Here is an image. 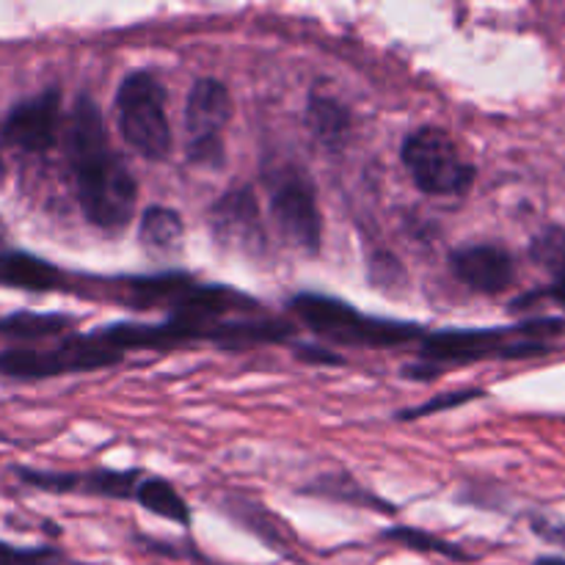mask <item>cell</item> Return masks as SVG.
Segmentation results:
<instances>
[{
  "mask_svg": "<svg viewBox=\"0 0 565 565\" xmlns=\"http://www.w3.org/2000/svg\"><path fill=\"white\" fill-rule=\"evenodd\" d=\"M116 125L121 138L141 158L163 163L171 154V125L166 114V88L152 72L136 70L116 92Z\"/></svg>",
  "mask_w": 565,
  "mask_h": 565,
  "instance_id": "277c9868",
  "label": "cell"
},
{
  "mask_svg": "<svg viewBox=\"0 0 565 565\" xmlns=\"http://www.w3.org/2000/svg\"><path fill=\"white\" fill-rule=\"evenodd\" d=\"M141 480L138 469L130 472H116V469H94V472L81 475L83 494L105 497V500H130L136 494V486Z\"/></svg>",
  "mask_w": 565,
  "mask_h": 565,
  "instance_id": "ac0fdd59",
  "label": "cell"
},
{
  "mask_svg": "<svg viewBox=\"0 0 565 565\" xmlns=\"http://www.w3.org/2000/svg\"><path fill=\"white\" fill-rule=\"evenodd\" d=\"M0 285L31 292L64 290V274L53 263L25 252L0 254Z\"/></svg>",
  "mask_w": 565,
  "mask_h": 565,
  "instance_id": "7c38bea8",
  "label": "cell"
},
{
  "mask_svg": "<svg viewBox=\"0 0 565 565\" xmlns=\"http://www.w3.org/2000/svg\"><path fill=\"white\" fill-rule=\"evenodd\" d=\"M307 125L312 130L315 141L323 143L331 152H340L348 143L353 130V116L345 103H340L331 94L309 92L307 97Z\"/></svg>",
  "mask_w": 565,
  "mask_h": 565,
  "instance_id": "8fae6325",
  "label": "cell"
},
{
  "mask_svg": "<svg viewBox=\"0 0 565 565\" xmlns=\"http://www.w3.org/2000/svg\"><path fill=\"white\" fill-rule=\"evenodd\" d=\"M66 158L88 224L105 235H121L136 215L138 182L125 160L110 149L103 110L88 94H81L72 105Z\"/></svg>",
  "mask_w": 565,
  "mask_h": 565,
  "instance_id": "6da1fadb",
  "label": "cell"
},
{
  "mask_svg": "<svg viewBox=\"0 0 565 565\" xmlns=\"http://www.w3.org/2000/svg\"><path fill=\"white\" fill-rule=\"evenodd\" d=\"M290 309L303 320L312 334L320 340L337 342L351 348H397L406 342L423 340V329L414 323L381 320L362 315L351 303L340 298L320 296V292H301L290 301Z\"/></svg>",
  "mask_w": 565,
  "mask_h": 565,
  "instance_id": "7a4b0ae2",
  "label": "cell"
},
{
  "mask_svg": "<svg viewBox=\"0 0 565 565\" xmlns=\"http://www.w3.org/2000/svg\"><path fill=\"white\" fill-rule=\"evenodd\" d=\"M533 533L544 541H552V544H565V527L546 522V519H533Z\"/></svg>",
  "mask_w": 565,
  "mask_h": 565,
  "instance_id": "83f0119b",
  "label": "cell"
},
{
  "mask_svg": "<svg viewBox=\"0 0 565 565\" xmlns=\"http://www.w3.org/2000/svg\"><path fill=\"white\" fill-rule=\"evenodd\" d=\"M232 110H235V105H232L230 88L215 77H199L185 99L188 143L224 138L221 130L230 125Z\"/></svg>",
  "mask_w": 565,
  "mask_h": 565,
  "instance_id": "30bf717a",
  "label": "cell"
},
{
  "mask_svg": "<svg viewBox=\"0 0 565 565\" xmlns=\"http://www.w3.org/2000/svg\"><path fill=\"white\" fill-rule=\"evenodd\" d=\"M381 539L392 541V544H401L412 552H423V555H439L447 557L452 563H472L475 557L467 555L461 546L450 544V541L439 539V535L428 533V530H417V527H390L381 533Z\"/></svg>",
  "mask_w": 565,
  "mask_h": 565,
  "instance_id": "e0dca14e",
  "label": "cell"
},
{
  "mask_svg": "<svg viewBox=\"0 0 565 565\" xmlns=\"http://www.w3.org/2000/svg\"><path fill=\"white\" fill-rule=\"evenodd\" d=\"M3 177H6V163L3 158H0V185H3Z\"/></svg>",
  "mask_w": 565,
  "mask_h": 565,
  "instance_id": "4dcf8cb0",
  "label": "cell"
},
{
  "mask_svg": "<svg viewBox=\"0 0 565 565\" xmlns=\"http://www.w3.org/2000/svg\"><path fill=\"white\" fill-rule=\"evenodd\" d=\"M533 565H565V557H557V555H546V557H539Z\"/></svg>",
  "mask_w": 565,
  "mask_h": 565,
  "instance_id": "f546056e",
  "label": "cell"
},
{
  "mask_svg": "<svg viewBox=\"0 0 565 565\" xmlns=\"http://www.w3.org/2000/svg\"><path fill=\"white\" fill-rule=\"evenodd\" d=\"M519 337V326L513 329H445L423 334L419 340V359L445 367V364H472L486 359H527L546 356L552 345L544 340H513Z\"/></svg>",
  "mask_w": 565,
  "mask_h": 565,
  "instance_id": "5b68a950",
  "label": "cell"
},
{
  "mask_svg": "<svg viewBox=\"0 0 565 565\" xmlns=\"http://www.w3.org/2000/svg\"><path fill=\"white\" fill-rule=\"evenodd\" d=\"M188 163L199 166V169H221L226 163L224 138H213V141H191L185 147Z\"/></svg>",
  "mask_w": 565,
  "mask_h": 565,
  "instance_id": "cb8c5ba5",
  "label": "cell"
},
{
  "mask_svg": "<svg viewBox=\"0 0 565 565\" xmlns=\"http://www.w3.org/2000/svg\"><path fill=\"white\" fill-rule=\"evenodd\" d=\"M480 397H486V392H483V390L447 392V395L430 397V401H425L423 406L406 408V412H401V414H397V419H403V423H408V419H423V417H430V414H441V412H450V408L467 406V403H472V401H480Z\"/></svg>",
  "mask_w": 565,
  "mask_h": 565,
  "instance_id": "44dd1931",
  "label": "cell"
},
{
  "mask_svg": "<svg viewBox=\"0 0 565 565\" xmlns=\"http://www.w3.org/2000/svg\"><path fill=\"white\" fill-rule=\"evenodd\" d=\"M61 130V92L47 88L31 99H22L9 110L3 121V138L25 152H47L58 143Z\"/></svg>",
  "mask_w": 565,
  "mask_h": 565,
  "instance_id": "ba28073f",
  "label": "cell"
},
{
  "mask_svg": "<svg viewBox=\"0 0 565 565\" xmlns=\"http://www.w3.org/2000/svg\"><path fill=\"white\" fill-rule=\"evenodd\" d=\"M20 480L31 489L47 491V494H72L81 491V475L75 472H44V469H17Z\"/></svg>",
  "mask_w": 565,
  "mask_h": 565,
  "instance_id": "ffe728a7",
  "label": "cell"
},
{
  "mask_svg": "<svg viewBox=\"0 0 565 565\" xmlns=\"http://www.w3.org/2000/svg\"><path fill=\"white\" fill-rule=\"evenodd\" d=\"M301 494L340 502V505L367 508V511L384 513V516H395L397 513V508L392 505V502H386L384 497H379L375 491H367L356 478H353V475H345V472L323 475V478H318L315 483L303 486Z\"/></svg>",
  "mask_w": 565,
  "mask_h": 565,
  "instance_id": "4fadbf2b",
  "label": "cell"
},
{
  "mask_svg": "<svg viewBox=\"0 0 565 565\" xmlns=\"http://www.w3.org/2000/svg\"><path fill=\"white\" fill-rule=\"evenodd\" d=\"M210 232L213 241L226 252L259 259L268 254V232L259 213L257 193L248 185L230 188L210 207Z\"/></svg>",
  "mask_w": 565,
  "mask_h": 565,
  "instance_id": "52a82bcc",
  "label": "cell"
},
{
  "mask_svg": "<svg viewBox=\"0 0 565 565\" xmlns=\"http://www.w3.org/2000/svg\"><path fill=\"white\" fill-rule=\"evenodd\" d=\"M533 257L544 268L552 270V276H565V230H546L533 241Z\"/></svg>",
  "mask_w": 565,
  "mask_h": 565,
  "instance_id": "7402d4cb",
  "label": "cell"
},
{
  "mask_svg": "<svg viewBox=\"0 0 565 565\" xmlns=\"http://www.w3.org/2000/svg\"><path fill=\"white\" fill-rule=\"evenodd\" d=\"M132 500L143 508V511L154 513V516L174 522L180 527H191V508H188L185 497L174 489V483L163 478H141L136 486Z\"/></svg>",
  "mask_w": 565,
  "mask_h": 565,
  "instance_id": "9a60e30c",
  "label": "cell"
},
{
  "mask_svg": "<svg viewBox=\"0 0 565 565\" xmlns=\"http://www.w3.org/2000/svg\"><path fill=\"white\" fill-rule=\"evenodd\" d=\"M66 329H72V318L66 315L14 312L0 320V334L11 340H47V337L64 334Z\"/></svg>",
  "mask_w": 565,
  "mask_h": 565,
  "instance_id": "2e32d148",
  "label": "cell"
},
{
  "mask_svg": "<svg viewBox=\"0 0 565 565\" xmlns=\"http://www.w3.org/2000/svg\"><path fill=\"white\" fill-rule=\"evenodd\" d=\"M550 296L555 298V301L561 303V307H565V276H557V279L552 281V287H550Z\"/></svg>",
  "mask_w": 565,
  "mask_h": 565,
  "instance_id": "f1b7e54d",
  "label": "cell"
},
{
  "mask_svg": "<svg viewBox=\"0 0 565 565\" xmlns=\"http://www.w3.org/2000/svg\"><path fill=\"white\" fill-rule=\"evenodd\" d=\"M381 274H386L384 285H392V274L403 276V268H401V263H397V259L392 257V254H375L373 265H370V279L379 281Z\"/></svg>",
  "mask_w": 565,
  "mask_h": 565,
  "instance_id": "484cf974",
  "label": "cell"
},
{
  "mask_svg": "<svg viewBox=\"0 0 565 565\" xmlns=\"http://www.w3.org/2000/svg\"><path fill=\"white\" fill-rule=\"evenodd\" d=\"M401 163L428 196H467L478 169L463 158L456 138L441 127H417L401 143Z\"/></svg>",
  "mask_w": 565,
  "mask_h": 565,
  "instance_id": "3957f363",
  "label": "cell"
},
{
  "mask_svg": "<svg viewBox=\"0 0 565 565\" xmlns=\"http://www.w3.org/2000/svg\"><path fill=\"white\" fill-rule=\"evenodd\" d=\"M61 555L50 546H33V550H22V546H11L0 541V565H58Z\"/></svg>",
  "mask_w": 565,
  "mask_h": 565,
  "instance_id": "603a6c76",
  "label": "cell"
},
{
  "mask_svg": "<svg viewBox=\"0 0 565 565\" xmlns=\"http://www.w3.org/2000/svg\"><path fill=\"white\" fill-rule=\"evenodd\" d=\"M185 237V221L177 210L163 204H149L138 221V241L152 254H171L182 248Z\"/></svg>",
  "mask_w": 565,
  "mask_h": 565,
  "instance_id": "5bb4252c",
  "label": "cell"
},
{
  "mask_svg": "<svg viewBox=\"0 0 565 565\" xmlns=\"http://www.w3.org/2000/svg\"><path fill=\"white\" fill-rule=\"evenodd\" d=\"M401 373H403V379H412V381H434L441 375V367H436V364L423 362V359H419V362L406 364Z\"/></svg>",
  "mask_w": 565,
  "mask_h": 565,
  "instance_id": "4316f807",
  "label": "cell"
},
{
  "mask_svg": "<svg viewBox=\"0 0 565 565\" xmlns=\"http://www.w3.org/2000/svg\"><path fill=\"white\" fill-rule=\"evenodd\" d=\"M270 218L287 246L309 257L320 252L323 215H320L312 182L296 166H281L270 177Z\"/></svg>",
  "mask_w": 565,
  "mask_h": 565,
  "instance_id": "8992f818",
  "label": "cell"
},
{
  "mask_svg": "<svg viewBox=\"0 0 565 565\" xmlns=\"http://www.w3.org/2000/svg\"><path fill=\"white\" fill-rule=\"evenodd\" d=\"M230 513L235 522H243L252 533H257L265 544L276 546V550H285V533L279 530V519L270 516L263 505H248V502L237 500L230 508Z\"/></svg>",
  "mask_w": 565,
  "mask_h": 565,
  "instance_id": "d6986e66",
  "label": "cell"
},
{
  "mask_svg": "<svg viewBox=\"0 0 565 565\" xmlns=\"http://www.w3.org/2000/svg\"><path fill=\"white\" fill-rule=\"evenodd\" d=\"M450 270L461 285L483 296H500L516 281L511 252L497 243H469L450 252Z\"/></svg>",
  "mask_w": 565,
  "mask_h": 565,
  "instance_id": "9c48e42d",
  "label": "cell"
},
{
  "mask_svg": "<svg viewBox=\"0 0 565 565\" xmlns=\"http://www.w3.org/2000/svg\"><path fill=\"white\" fill-rule=\"evenodd\" d=\"M296 356L301 359V362H309V364H331V367H340V364H345V359L337 356V353H331L329 348H318V345H298L296 348Z\"/></svg>",
  "mask_w": 565,
  "mask_h": 565,
  "instance_id": "d4e9b609",
  "label": "cell"
}]
</instances>
